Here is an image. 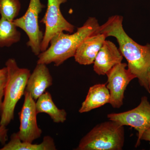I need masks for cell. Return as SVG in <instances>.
<instances>
[{"label":"cell","mask_w":150,"mask_h":150,"mask_svg":"<svg viewBox=\"0 0 150 150\" xmlns=\"http://www.w3.org/2000/svg\"><path fill=\"white\" fill-rule=\"evenodd\" d=\"M96 18L89 17L81 27L72 34L61 33L50 41V46L38 56L37 64L46 65L54 63L59 67L68 59L74 57L78 47L89 35L95 33L99 27Z\"/></svg>","instance_id":"obj_2"},{"label":"cell","mask_w":150,"mask_h":150,"mask_svg":"<svg viewBox=\"0 0 150 150\" xmlns=\"http://www.w3.org/2000/svg\"><path fill=\"white\" fill-rule=\"evenodd\" d=\"M125 63L115 65L106 74L108 78L106 86L110 93L109 103L114 108H119L123 105L124 93L128 85L134 79L135 75L126 69Z\"/></svg>","instance_id":"obj_8"},{"label":"cell","mask_w":150,"mask_h":150,"mask_svg":"<svg viewBox=\"0 0 150 150\" xmlns=\"http://www.w3.org/2000/svg\"><path fill=\"white\" fill-rule=\"evenodd\" d=\"M8 77V72L5 67L0 69V111L1 109L4 95Z\"/></svg>","instance_id":"obj_18"},{"label":"cell","mask_w":150,"mask_h":150,"mask_svg":"<svg viewBox=\"0 0 150 150\" xmlns=\"http://www.w3.org/2000/svg\"><path fill=\"white\" fill-rule=\"evenodd\" d=\"M67 0H48L47 10L41 22L45 25V31L41 43V52L48 48L50 41L55 35L64 31L73 33L75 26L67 21L60 9L62 4Z\"/></svg>","instance_id":"obj_6"},{"label":"cell","mask_w":150,"mask_h":150,"mask_svg":"<svg viewBox=\"0 0 150 150\" xmlns=\"http://www.w3.org/2000/svg\"><path fill=\"white\" fill-rule=\"evenodd\" d=\"M141 140H145L150 142V128L145 131L142 135Z\"/></svg>","instance_id":"obj_20"},{"label":"cell","mask_w":150,"mask_h":150,"mask_svg":"<svg viewBox=\"0 0 150 150\" xmlns=\"http://www.w3.org/2000/svg\"><path fill=\"white\" fill-rule=\"evenodd\" d=\"M109 120L115 121L122 126L133 127L138 132L136 147L139 145L142 135L150 128V103L148 98L143 96L141 103L134 109L119 112L108 114Z\"/></svg>","instance_id":"obj_7"},{"label":"cell","mask_w":150,"mask_h":150,"mask_svg":"<svg viewBox=\"0 0 150 150\" xmlns=\"http://www.w3.org/2000/svg\"><path fill=\"white\" fill-rule=\"evenodd\" d=\"M44 8L45 6L40 0H30L24 15L13 21L17 27L21 28L27 34L29 40L26 45L30 47L35 56H38L41 52V43L44 34L38 25V18Z\"/></svg>","instance_id":"obj_5"},{"label":"cell","mask_w":150,"mask_h":150,"mask_svg":"<svg viewBox=\"0 0 150 150\" xmlns=\"http://www.w3.org/2000/svg\"><path fill=\"white\" fill-rule=\"evenodd\" d=\"M8 72L1 109L0 124L7 126L13 120L16 107L24 95L31 73L26 68L19 67L15 59L11 58L6 62Z\"/></svg>","instance_id":"obj_3"},{"label":"cell","mask_w":150,"mask_h":150,"mask_svg":"<svg viewBox=\"0 0 150 150\" xmlns=\"http://www.w3.org/2000/svg\"><path fill=\"white\" fill-rule=\"evenodd\" d=\"M24 96V103L19 113V130L16 134L22 142L33 143L40 138L42 131L38 125L35 100L27 91Z\"/></svg>","instance_id":"obj_9"},{"label":"cell","mask_w":150,"mask_h":150,"mask_svg":"<svg viewBox=\"0 0 150 150\" xmlns=\"http://www.w3.org/2000/svg\"><path fill=\"white\" fill-rule=\"evenodd\" d=\"M57 149L54 139L51 136H46L40 144H33L22 142L16 133L11 137L9 142L4 145L0 150H56Z\"/></svg>","instance_id":"obj_15"},{"label":"cell","mask_w":150,"mask_h":150,"mask_svg":"<svg viewBox=\"0 0 150 150\" xmlns=\"http://www.w3.org/2000/svg\"><path fill=\"white\" fill-rule=\"evenodd\" d=\"M8 129H7L6 126L0 124V143L3 146L5 144L6 142L8 139Z\"/></svg>","instance_id":"obj_19"},{"label":"cell","mask_w":150,"mask_h":150,"mask_svg":"<svg viewBox=\"0 0 150 150\" xmlns=\"http://www.w3.org/2000/svg\"><path fill=\"white\" fill-rule=\"evenodd\" d=\"M125 142L124 126L109 120L98 124L80 141L76 150H121Z\"/></svg>","instance_id":"obj_4"},{"label":"cell","mask_w":150,"mask_h":150,"mask_svg":"<svg viewBox=\"0 0 150 150\" xmlns=\"http://www.w3.org/2000/svg\"><path fill=\"white\" fill-rule=\"evenodd\" d=\"M106 38L105 34L100 33H93L87 37L76 51L74 56L75 61L85 66L93 64Z\"/></svg>","instance_id":"obj_12"},{"label":"cell","mask_w":150,"mask_h":150,"mask_svg":"<svg viewBox=\"0 0 150 150\" xmlns=\"http://www.w3.org/2000/svg\"><path fill=\"white\" fill-rule=\"evenodd\" d=\"M123 57L113 42L105 40L95 59L94 71L99 76L106 75L112 67L122 62Z\"/></svg>","instance_id":"obj_10"},{"label":"cell","mask_w":150,"mask_h":150,"mask_svg":"<svg viewBox=\"0 0 150 150\" xmlns=\"http://www.w3.org/2000/svg\"><path fill=\"white\" fill-rule=\"evenodd\" d=\"M123 18L114 15L100 25L96 33L112 36L118 41L119 50L128 62V69L139 80L140 85L150 93V44L142 46L135 42L125 32Z\"/></svg>","instance_id":"obj_1"},{"label":"cell","mask_w":150,"mask_h":150,"mask_svg":"<svg viewBox=\"0 0 150 150\" xmlns=\"http://www.w3.org/2000/svg\"><path fill=\"white\" fill-rule=\"evenodd\" d=\"M149 89L150 90V83H149Z\"/></svg>","instance_id":"obj_21"},{"label":"cell","mask_w":150,"mask_h":150,"mask_svg":"<svg viewBox=\"0 0 150 150\" xmlns=\"http://www.w3.org/2000/svg\"><path fill=\"white\" fill-rule=\"evenodd\" d=\"M110 96L106 84H97L89 88L86 99L82 103L79 112H88L109 103Z\"/></svg>","instance_id":"obj_13"},{"label":"cell","mask_w":150,"mask_h":150,"mask_svg":"<svg viewBox=\"0 0 150 150\" xmlns=\"http://www.w3.org/2000/svg\"><path fill=\"white\" fill-rule=\"evenodd\" d=\"M13 21L1 17L0 19V47H9L19 42L21 33Z\"/></svg>","instance_id":"obj_16"},{"label":"cell","mask_w":150,"mask_h":150,"mask_svg":"<svg viewBox=\"0 0 150 150\" xmlns=\"http://www.w3.org/2000/svg\"><path fill=\"white\" fill-rule=\"evenodd\" d=\"M53 78L47 65L37 64L28 78L25 91L29 93L36 101L53 85Z\"/></svg>","instance_id":"obj_11"},{"label":"cell","mask_w":150,"mask_h":150,"mask_svg":"<svg viewBox=\"0 0 150 150\" xmlns=\"http://www.w3.org/2000/svg\"><path fill=\"white\" fill-rule=\"evenodd\" d=\"M38 114H48L55 123H63L67 120V113L64 109H60L55 104L50 93L46 91L35 101Z\"/></svg>","instance_id":"obj_14"},{"label":"cell","mask_w":150,"mask_h":150,"mask_svg":"<svg viewBox=\"0 0 150 150\" xmlns=\"http://www.w3.org/2000/svg\"><path fill=\"white\" fill-rule=\"evenodd\" d=\"M21 8L19 0H0L1 16L10 21H13L18 16Z\"/></svg>","instance_id":"obj_17"}]
</instances>
